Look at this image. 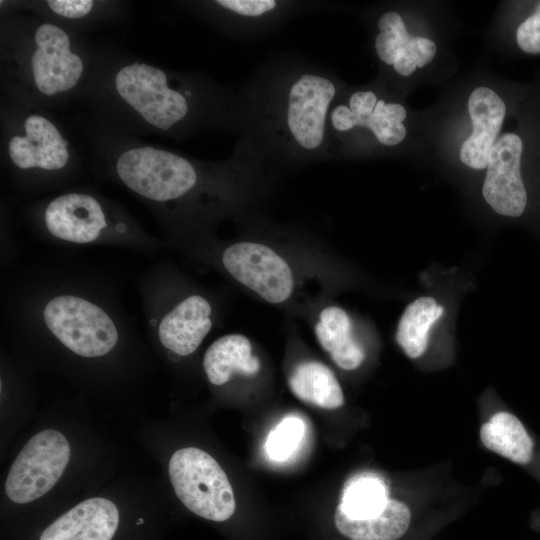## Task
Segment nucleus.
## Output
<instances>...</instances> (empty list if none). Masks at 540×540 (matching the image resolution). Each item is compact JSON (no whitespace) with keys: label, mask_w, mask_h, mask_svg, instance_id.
Listing matches in <instances>:
<instances>
[{"label":"nucleus","mask_w":540,"mask_h":540,"mask_svg":"<svg viewBox=\"0 0 540 540\" xmlns=\"http://www.w3.org/2000/svg\"><path fill=\"white\" fill-rule=\"evenodd\" d=\"M113 140L101 148L117 178L134 193L157 203L190 196L220 164L202 163L158 146Z\"/></svg>","instance_id":"obj_6"},{"label":"nucleus","mask_w":540,"mask_h":540,"mask_svg":"<svg viewBox=\"0 0 540 540\" xmlns=\"http://www.w3.org/2000/svg\"><path fill=\"white\" fill-rule=\"evenodd\" d=\"M44 223L53 236L84 244L100 237L107 227V216L94 196L72 192L54 198L46 206Z\"/></svg>","instance_id":"obj_15"},{"label":"nucleus","mask_w":540,"mask_h":540,"mask_svg":"<svg viewBox=\"0 0 540 540\" xmlns=\"http://www.w3.org/2000/svg\"><path fill=\"white\" fill-rule=\"evenodd\" d=\"M304 435V423L298 417L284 418L268 435L266 451L274 461H285L298 448Z\"/></svg>","instance_id":"obj_27"},{"label":"nucleus","mask_w":540,"mask_h":540,"mask_svg":"<svg viewBox=\"0 0 540 540\" xmlns=\"http://www.w3.org/2000/svg\"><path fill=\"white\" fill-rule=\"evenodd\" d=\"M107 4L94 0H49L38 2L36 12H42L50 20L60 24L65 22L84 23L94 20L100 14V8Z\"/></svg>","instance_id":"obj_26"},{"label":"nucleus","mask_w":540,"mask_h":540,"mask_svg":"<svg viewBox=\"0 0 540 540\" xmlns=\"http://www.w3.org/2000/svg\"><path fill=\"white\" fill-rule=\"evenodd\" d=\"M483 445L518 464L528 463L534 444L520 420L508 412L494 414L480 429Z\"/></svg>","instance_id":"obj_22"},{"label":"nucleus","mask_w":540,"mask_h":540,"mask_svg":"<svg viewBox=\"0 0 540 540\" xmlns=\"http://www.w3.org/2000/svg\"><path fill=\"white\" fill-rule=\"evenodd\" d=\"M173 489L192 513L215 522L228 520L236 502L227 475L208 453L195 447L177 450L170 458Z\"/></svg>","instance_id":"obj_7"},{"label":"nucleus","mask_w":540,"mask_h":540,"mask_svg":"<svg viewBox=\"0 0 540 540\" xmlns=\"http://www.w3.org/2000/svg\"><path fill=\"white\" fill-rule=\"evenodd\" d=\"M384 480L373 474L352 477L344 486L339 507L347 516L361 518L380 511L390 499Z\"/></svg>","instance_id":"obj_24"},{"label":"nucleus","mask_w":540,"mask_h":540,"mask_svg":"<svg viewBox=\"0 0 540 540\" xmlns=\"http://www.w3.org/2000/svg\"><path fill=\"white\" fill-rule=\"evenodd\" d=\"M226 270L270 303L286 301L293 290L288 263L270 247L255 242H239L225 249Z\"/></svg>","instance_id":"obj_12"},{"label":"nucleus","mask_w":540,"mask_h":540,"mask_svg":"<svg viewBox=\"0 0 540 540\" xmlns=\"http://www.w3.org/2000/svg\"><path fill=\"white\" fill-rule=\"evenodd\" d=\"M203 367L210 383L223 385L234 373L256 374L260 369V361L252 355V345L248 338L240 334H229L208 347Z\"/></svg>","instance_id":"obj_20"},{"label":"nucleus","mask_w":540,"mask_h":540,"mask_svg":"<svg viewBox=\"0 0 540 540\" xmlns=\"http://www.w3.org/2000/svg\"><path fill=\"white\" fill-rule=\"evenodd\" d=\"M520 124L496 140L482 185V196L491 209L512 219L527 213L530 178L540 177V97L534 98Z\"/></svg>","instance_id":"obj_5"},{"label":"nucleus","mask_w":540,"mask_h":540,"mask_svg":"<svg viewBox=\"0 0 540 540\" xmlns=\"http://www.w3.org/2000/svg\"><path fill=\"white\" fill-rule=\"evenodd\" d=\"M513 41L516 49L531 56L540 55V1L517 6Z\"/></svg>","instance_id":"obj_25"},{"label":"nucleus","mask_w":540,"mask_h":540,"mask_svg":"<svg viewBox=\"0 0 540 540\" xmlns=\"http://www.w3.org/2000/svg\"><path fill=\"white\" fill-rule=\"evenodd\" d=\"M43 318L51 333L69 350L82 357L110 352L118 340L111 318L94 303L72 295L51 299Z\"/></svg>","instance_id":"obj_10"},{"label":"nucleus","mask_w":540,"mask_h":540,"mask_svg":"<svg viewBox=\"0 0 540 540\" xmlns=\"http://www.w3.org/2000/svg\"><path fill=\"white\" fill-rule=\"evenodd\" d=\"M2 39L5 82L22 106L61 100L89 77L87 53L63 24L18 19Z\"/></svg>","instance_id":"obj_3"},{"label":"nucleus","mask_w":540,"mask_h":540,"mask_svg":"<svg viewBox=\"0 0 540 540\" xmlns=\"http://www.w3.org/2000/svg\"><path fill=\"white\" fill-rule=\"evenodd\" d=\"M373 28V49L378 61L383 68L398 76H411L436 56L435 42L427 37L412 36L397 10L381 11Z\"/></svg>","instance_id":"obj_13"},{"label":"nucleus","mask_w":540,"mask_h":540,"mask_svg":"<svg viewBox=\"0 0 540 540\" xmlns=\"http://www.w3.org/2000/svg\"><path fill=\"white\" fill-rule=\"evenodd\" d=\"M444 313L434 297L421 296L409 303L398 322L396 341L405 355L419 358L428 347L430 330Z\"/></svg>","instance_id":"obj_23"},{"label":"nucleus","mask_w":540,"mask_h":540,"mask_svg":"<svg viewBox=\"0 0 540 540\" xmlns=\"http://www.w3.org/2000/svg\"><path fill=\"white\" fill-rule=\"evenodd\" d=\"M410 520L409 508L394 499H389L380 511L366 517H349L339 507L334 514L339 532L353 540L399 539L408 530Z\"/></svg>","instance_id":"obj_18"},{"label":"nucleus","mask_w":540,"mask_h":540,"mask_svg":"<svg viewBox=\"0 0 540 540\" xmlns=\"http://www.w3.org/2000/svg\"><path fill=\"white\" fill-rule=\"evenodd\" d=\"M21 109L4 137V154L11 166L22 172L48 173L68 168L76 156L60 125L36 108Z\"/></svg>","instance_id":"obj_8"},{"label":"nucleus","mask_w":540,"mask_h":540,"mask_svg":"<svg viewBox=\"0 0 540 540\" xmlns=\"http://www.w3.org/2000/svg\"><path fill=\"white\" fill-rule=\"evenodd\" d=\"M315 335L338 367L350 371L363 362L364 350L354 339L350 317L342 308H324L315 325Z\"/></svg>","instance_id":"obj_19"},{"label":"nucleus","mask_w":540,"mask_h":540,"mask_svg":"<svg viewBox=\"0 0 540 540\" xmlns=\"http://www.w3.org/2000/svg\"><path fill=\"white\" fill-rule=\"evenodd\" d=\"M70 459V446L56 430L34 435L11 465L5 492L14 503H30L46 494L60 479Z\"/></svg>","instance_id":"obj_11"},{"label":"nucleus","mask_w":540,"mask_h":540,"mask_svg":"<svg viewBox=\"0 0 540 540\" xmlns=\"http://www.w3.org/2000/svg\"><path fill=\"white\" fill-rule=\"evenodd\" d=\"M209 302L192 295L178 303L160 322L158 335L162 345L180 356L193 353L212 327Z\"/></svg>","instance_id":"obj_17"},{"label":"nucleus","mask_w":540,"mask_h":540,"mask_svg":"<svg viewBox=\"0 0 540 540\" xmlns=\"http://www.w3.org/2000/svg\"><path fill=\"white\" fill-rule=\"evenodd\" d=\"M119 526L120 513L112 501L90 498L55 519L38 540H114Z\"/></svg>","instance_id":"obj_16"},{"label":"nucleus","mask_w":540,"mask_h":540,"mask_svg":"<svg viewBox=\"0 0 540 540\" xmlns=\"http://www.w3.org/2000/svg\"><path fill=\"white\" fill-rule=\"evenodd\" d=\"M377 86L346 88L328 115L332 157L398 147L407 136V110Z\"/></svg>","instance_id":"obj_4"},{"label":"nucleus","mask_w":540,"mask_h":540,"mask_svg":"<svg viewBox=\"0 0 540 540\" xmlns=\"http://www.w3.org/2000/svg\"><path fill=\"white\" fill-rule=\"evenodd\" d=\"M292 393L300 400L323 409L344 404L341 386L330 368L317 361L299 364L288 380Z\"/></svg>","instance_id":"obj_21"},{"label":"nucleus","mask_w":540,"mask_h":540,"mask_svg":"<svg viewBox=\"0 0 540 540\" xmlns=\"http://www.w3.org/2000/svg\"><path fill=\"white\" fill-rule=\"evenodd\" d=\"M224 34L243 39L267 36L303 13L327 10L329 4L298 0H213L188 5Z\"/></svg>","instance_id":"obj_9"},{"label":"nucleus","mask_w":540,"mask_h":540,"mask_svg":"<svg viewBox=\"0 0 540 540\" xmlns=\"http://www.w3.org/2000/svg\"><path fill=\"white\" fill-rule=\"evenodd\" d=\"M97 77L96 98L112 119L176 139L236 133L238 93L207 76L124 60Z\"/></svg>","instance_id":"obj_2"},{"label":"nucleus","mask_w":540,"mask_h":540,"mask_svg":"<svg viewBox=\"0 0 540 540\" xmlns=\"http://www.w3.org/2000/svg\"><path fill=\"white\" fill-rule=\"evenodd\" d=\"M345 88L331 70L304 57H270L238 92L239 142L263 165L300 167L333 158L328 115Z\"/></svg>","instance_id":"obj_1"},{"label":"nucleus","mask_w":540,"mask_h":540,"mask_svg":"<svg viewBox=\"0 0 540 540\" xmlns=\"http://www.w3.org/2000/svg\"><path fill=\"white\" fill-rule=\"evenodd\" d=\"M472 131L462 143L459 157L461 162L474 170L487 166L489 153L500 136L507 104L505 100L488 86L473 89L467 101Z\"/></svg>","instance_id":"obj_14"}]
</instances>
